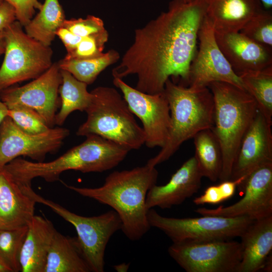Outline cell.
Wrapping results in <instances>:
<instances>
[{
  "instance_id": "9",
  "label": "cell",
  "mask_w": 272,
  "mask_h": 272,
  "mask_svg": "<svg viewBox=\"0 0 272 272\" xmlns=\"http://www.w3.org/2000/svg\"><path fill=\"white\" fill-rule=\"evenodd\" d=\"M147 218L151 227L163 231L173 242L231 240L240 237L254 221L247 217H166L153 208L148 210Z\"/></svg>"
},
{
  "instance_id": "21",
  "label": "cell",
  "mask_w": 272,
  "mask_h": 272,
  "mask_svg": "<svg viewBox=\"0 0 272 272\" xmlns=\"http://www.w3.org/2000/svg\"><path fill=\"white\" fill-rule=\"evenodd\" d=\"M56 231L50 220L34 216L28 225L21 252V271L44 272L48 251Z\"/></svg>"
},
{
  "instance_id": "11",
  "label": "cell",
  "mask_w": 272,
  "mask_h": 272,
  "mask_svg": "<svg viewBox=\"0 0 272 272\" xmlns=\"http://www.w3.org/2000/svg\"><path fill=\"white\" fill-rule=\"evenodd\" d=\"M61 83L58 62L41 75L20 87L11 86L0 92V98L8 109L25 106L35 110L50 128L60 106L59 88Z\"/></svg>"
},
{
  "instance_id": "17",
  "label": "cell",
  "mask_w": 272,
  "mask_h": 272,
  "mask_svg": "<svg viewBox=\"0 0 272 272\" xmlns=\"http://www.w3.org/2000/svg\"><path fill=\"white\" fill-rule=\"evenodd\" d=\"M217 43L238 76L272 65V49L263 46L239 32H215Z\"/></svg>"
},
{
  "instance_id": "14",
  "label": "cell",
  "mask_w": 272,
  "mask_h": 272,
  "mask_svg": "<svg viewBox=\"0 0 272 272\" xmlns=\"http://www.w3.org/2000/svg\"><path fill=\"white\" fill-rule=\"evenodd\" d=\"M214 82H226L244 89L240 77L219 47L214 30L206 15L198 32V47L190 65L188 87H208Z\"/></svg>"
},
{
  "instance_id": "35",
  "label": "cell",
  "mask_w": 272,
  "mask_h": 272,
  "mask_svg": "<svg viewBox=\"0 0 272 272\" xmlns=\"http://www.w3.org/2000/svg\"><path fill=\"white\" fill-rule=\"evenodd\" d=\"M222 194L218 185L208 187L203 193L193 200L196 205H202L206 203L217 204L223 201Z\"/></svg>"
},
{
  "instance_id": "12",
  "label": "cell",
  "mask_w": 272,
  "mask_h": 272,
  "mask_svg": "<svg viewBox=\"0 0 272 272\" xmlns=\"http://www.w3.org/2000/svg\"><path fill=\"white\" fill-rule=\"evenodd\" d=\"M70 130L60 126L38 134L21 130L9 116L0 124V168L21 156L42 162L48 154L56 152Z\"/></svg>"
},
{
  "instance_id": "34",
  "label": "cell",
  "mask_w": 272,
  "mask_h": 272,
  "mask_svg": "<svg viewBox=\"0 0 272 272\" xmlns=\"http://www.w3.org/2000/svg\"><path fill=\"white\" fill-rule=\"evenodd\" d=\"M14 9L16 20L24 27L33 18L35 10H40L42 4L38 0H4Z\"/></svg>"
},
{
  "instance_id": "5",
  "label": "cell",
  "mask_w": 272,
  "mask_h": 272,
  "mask_svg": "<svg viewBox=\"0 0 272 272\" xmlns=\"http://www.w3.org/2000/svg\"><path fill=\"white\" fill-rule=\"evenodd\" d=\"M208 87L214 102L211 130L221 147L222 170L219 180L230 179L240 142L258 109L255 100L244 89L223 82H214Z\"/></svg>"
},
{
  "instance_id": "8",
  "label": "cell",
  "mask_w": 272,
  "mask_h": 272,
  "mask_svg": "<svg viewBox=\"0 0 272 272\" xmlns=\"http://www.w3.org/2000/svg\"><path fill=\"white\" fill-rule=\"evenodd\" d=\"M30 195L36 203L49 207L74 226L81 251L91 271L104 272L107 244L111 236L121 229V221L117 213L112 210L97 216H82L44 198L34 190L30 192Z\"/></svg>"
},
{
  "instance_id": "32",
  "label": "cell",
  "mask_w": 272,
  "mask_h": 272,
  "mask_svg": "<svg viewBox=\"0 0 272 272\" xmlns=\"http://www.w3.org/2000/svg\"><path fill=\"white\" fill-rule=\"evenodd\" d=\"M107 31L99 34L83 37L76 47L67 52L64 59H85L97 57L103 54L108 40Z\"/></svg>"
},
{
  "instance_id": "7",
  "label": "cell",
  "mask_w": 272,
  "mask_h": 272,
  "mask_svg": "<svg viewBox=\"0 0 272 272\" xmlns=\"http://www.w3.org/2000/svg\"><path fill=\"white\" fill-rule=\"evenodd\" d=\"M23 27L16 20L4 29L6 45L0 67V92L37 78L53 63L50 46L29 36Z\"/></svg>"
},
{
  "instance_id": "42",
  "label": "cell",
  "mask_w": 272,
  "mask_h": 272,
  "mask_svg": "<svg viewBox=\"0 0 272 272\" xmlns=\"http://www.w3.org/2000/svg\"><path fill=\"white\" fill-rule=\"evenodd\" d=\"M0 272H12L0 259Z\"/></svg>"
},
{
  "instance_id": "38",
  "label": "cell",
  "mask_w": 272,
  "mask_h": 272,
  "mask_svg": "<svg viewBox=\"0 0 272 272\" xmlns=\"http://www.w3.org/2000/svg\"><path fill=\"white\" fill-rule=\"evenodd\" d=\"M8 108L0 98V124L7 116Z\"/></svg>"
},
{
  "instance_id": "26",
  "label": "cell",
  "mask_w": 272,
  "mask_h": 272,
  "mask_svg": "<svg viewBox=\"0 0 272 272\" xmlns=\"http://www.w3.org/2000/svg\"><path fill=\"white\" fill-rule=\"evenodd\" d=\"M195 147L194 157L202 177L212 182L219 179L222 170L221 147L210 128L197 132L192 138Z\"/></svg>"
},
{
  "instance_id": "2",
  "label": "cell",
  "mask_w": 272,
  "mask_h": 272,
  "mask_svg": "<svg viewBox=\"0 0 272 272\" xmlns=\"http://www.w3.org/2000/svg\"><path fill=\"white\" fill-rule=\"evenodd\" d=\"M158 176L156 168L146 164L130 170L113 171L99 187H79L62 183L83 196L111 207L121 221L122 232L129 240L137 241L151 228L146 199L149 190L156 184Z\"/></svg>"
},
{
  "instance_id": "18",
  "label": "cell",
  "mask_w": 272,
  "mask_h": 272,
  "mask_svg": "<svg viewBox=\"0 0 272 272\" xmlns=\"http://www.w3.org/2000/svg\"><path fill=\"white\" fill-rule=\"evenodd\" d=\"M202 177L195 157L190 158L166 184H155L149 190L146 199L147 209L156 207L162 209H170L181 204L198 192Z\"/></svg>"
},
{
  "instance_id": "23",
  "label": "cell",
  "mask_w": 272,
  "mask_h": 272,
  "mask_svg": "<svg viewBox=\"0 0 272 272\" xmlns=\"http://www.w3.org/2000/svg\"><path fill=\"white\" fill-rule=\"evenodd\" d=\"M77 237L66 236L57 230L47 256L44 272H90Z\"/></svg>"
},
{
  "instance_id": "31",
  "label": "cell",
  "mask_w": 272,
  "mask_h": 272,
  "mask_svg": "<svg viewBox=\"0 0 272 272\" xmlns=\"http://www.w3.org/2000/svg\"><path fill=\"white\" fill-rule=\"evenodd\" d=\"M7 116L21 130L30 134L42 133L50 128L35 110L27 107L8 109Z\"/></svg>"
},
{
  "instance_id": "10",
  "label": "cell",
  "mask_w": 272,
  "mask_h": 272,
  "mask_svg": "<svg viewBox=\"0 0 272 272\" xmlns=\"http://www.w3.org/2000/svg\"><path fill=\"white\" fill-rule=\"evenodd\" d=\"M170 256L187 272H237L240 242L231 240L173 242Z\"/></svg>"
},
{
  "instance_id": "29",
  "label": "cell",
  "mask_w": 272,
  "mask_h": 272,
  "mask_svg": "<svg viewBox=\"0 0 272 272\" xmlns=\"http://www.w3.org/2000/svg\"><path fill=\"white\" fill-rule=\"evenodd\" d=\"M28 225L11 230L0 229V259L12 272L21 271L20 258Z\"/></svg>"
},
{
  "instance_id": "37",
  "label": "cell",
  "mask_w": 272,
  "mask_h": 272,
  "mask_svg": "<svg viewBox=\"0 0 272 272\" xmlns=\"http://www.w3.org/2000/svg\"><path fill=\"white\" fill-rule=\"evenodd\" d=\"M15 21L16 17L14 8L3 0L0 3V32Z\"/></svg>"
},
{
  "instance_id": "20",
  "label": "cell",
  "mask_w": 272,
  "mask_h": 272,
  "mask_svg": "<svg viewBox=\"0 0 272 272\" xmlns=\"http://www.w3.org/2000/svg\"><path fill=\"white\" fill-rule=\"evenodd\" d=\"M241 238L242 259L237 272L264 270L272 250V215L254 221Z\"/></svg>"
},
{
  "instance_id": "28",
  "label": "cell",
  "mask_w": 272,
  "mask_h": 272,
  "mask_svg": "<svg viewBox=\"0 0 272 272\" xmlns=\"http://www.w3.org/2000/svg\"><path fill=\"white\" fill-rule=\"evenodd\" d=\"M119 57L117 51L111 49L97 57L69 60L63 58L58 64L61 70L69 72L77 80L90 85L94 82L103 71L117 61Z\"/></svg>"
},
{
  "instance_id": "43",
  "label": "cell",
  "mask_w": 272,
  "mask_h": 272,
  "mask_svg": "<svg viewBox=\"0 0 272 272\" xmlns=\"http://www.w3.org/2000/svg\"><path fill=\"white\" fill-rule=\"evenodd\" d=\"M181 1H182L184 3H189L191 2L192 0H181Z\"/></svg>"
},
{
  "instance_id": "40",
  "label": "cell",
  "mask_w": 272,
  "mask_h": 272,
  "mask_svg": "<svg viewBox=\"0 0 272 272\" xmlns=\"http://www.w3.org/2000/svg\"><path fill=\"white\" fill-rule=\"evenodd\" d=\"M6 45V38L4 30L0 32V55L5 53Z\"/></svg>"
},
{
  "instance_id": "13",
  "label": "cell",
  "mask_w": 272,
  "mask_h": 272,
  "mask_svg": "<svg viewBox=\"0 0 272 272\" xmlns=\"http://www.w3.org/2000/svg\"><path fill=\"white\" fill-rule=\"evenodd\" d=\"M114 85L122 92L132 112L141 121L149 148H162L171 126L169 103L164 92L151 94L138 90L121 79L113 78Z\"/></svg>"
},
{
  "instance_id": "39",
  "label": "cell",
  "mask_w": 272,
  "mask_h": 272,
  "mask_svg": "<svg viewBox=\"0 0 272 272\" xmlns=\"http://www.w3.org/2000/svg\"><path fill=\"white\" fill-rule=\"evenodd\" d=\"M130 263L123 262L113 266V268L117 272H126L129 267Z\"/></svg>"
},
{
  "instance_id": "16",
  "label": "cell",
  "mask_w": 272,
  "mask_h": 272,
  "mask_svg": "<svg viewBox=\"0 0 272 272\" xmlns=\"http://www.w3.org/2000/svg\"><path fill=\"white\" fill-rule=\"evenodd\" d=\"M271 125L258 111L240 142L229 180L247 176L257 168L272 162Z\"/></svg>"
},
{
  "instance_id": "1",
  "label": "cell",
  "mask_w": 272,
  "mask_h": 272,
  "mask_svg": "<svg viewBox=\"0 0 272 272\" xmlns=\"http://www.w3.org/2000/svg\"><path fill=\"white\" fill-rule=\"evenodd\" d=\"M207 6L206 0L170 2L167 11L135 30L133 43L112 70L113 78L135 75V88L151 94L163 92L170 78L188 87Z\"/></svg>"
},
{
  "instance_id": "4",
  "label": "cell",
  "mask_w": 272,
  "mask_h": 272,
  "mask_svg": "<svg viewBox=\"0 0 272 272\" xmlns=\"http://www.w3.org/2000/svg\"><path fill=\"white\" fill-rule=\"evenodd\" d=\"M129 151L112 141L90 134L84 142L52 161L33 162L19 158L15 165V172L18 179L23 182L31 183L37 177L54 182L67 170L85 173H101L112 169L125 158Z\"/></svg>"
},
{
  "instance_id": "24",
  "label": "cell",
  "mask_w": 272,
  "mask_h": 272,
  "mask_svg": "<svg viewBox=\"0 0 272 272\" xmlns=\"http://www.w3.org/2000/svg\"><path fill=\"white\" fill-rule=\"evenodd\" d=\"M61 83L59 88L60 106L55 118V125L61 126L69 115L79 110L85 111L90 105L92 94L88 85L76 79L69 72L61 70Z\"/></svg>"
},
{
  "instance_id": "30",
  "label": "cell",
  "mask_w": 272,
  "mask_h": 272,
  "mask_svg": "<svg viewBox=\"0 0 272 272\" xmlns=\"http://www.w3.org/2000/svg\"><path fill=\"white\" fill-rule=\"evenodd\" d=\"M239 32L255 42L272 49L271 10L261 9L246 22Z\"/></svg>"
},
{
  "instance_id": "25",
  "label": "cell",
  "mask_w": 272,
  "mask_h": 272,
  "mask_svg": "<svg viewBox=\"0 0 272 272\" xmlns=\"http://www.w3.org/2000/svg\"><path fill=\"white\" fill-rule=\"evenodd\" d=\"M65 20L64 12L58 0H45L39 12L24 27V30L31 37L50 46Z\"/></svg>"
},
{
  "instance_id": "6",
  "label": "cell",
  "mask_w": 272,
  "mask_h": 272,
  "mask_svg": "<svg viewBox=\"0 0 272 272\" xmlns=\"http://www.w3.org/2000/svg\"><path fill=\"white\" fill-rule=\"evenodd\" d=\"M91 102L86 109L87 119L76 134H95L131 151L145 145L144 130L123 97L114 88L99 86L91 91Z\"/></svg>"
},
{
  "instance_id": "15",
  "label": "cell",
  "mask_w": 272,
  "mask_h": 272,
  "mask_svg": "<svg viewBox=\"0 0 272 272\" xmlns=\"http://www.w3.org/2000/svg\"><path fill=\"white\" fill-rule=\"evenodd\" d=\"M239 186L244 194L235 203L216 209L199 208L194 211L201 216L247 217L254 221L272 215V162L252 171Z\"/></svg>"
},
{
  "instance_id": "22",
  "label": "cell",
  "mask_w": 272,
  "mask_h": 272,
  "mask_svg": "<svg viewBox=\"0 0 272 272\" xmlns=\"http://www.w3.org/2000/svg\"><path fill=\"white\" fill-rule=\"evenodd\" d=\"M206 1V15L216 33L239 32L263 8L259 0Z\"/></svg>"
},
{
  "instance_id": "19",
  "label": "cell",
  "mask_w": 272,
  "mask_h": 272,
  "mask_svg": "<svg viewBox=\"0 0 272 272\" xmlns=\"http://www.w3.org/2000/svg\"><path fill=\"white\" fill-rule=\"evenodd\" d=\"M36 203L9 172L0 168V229L27 226L35 215Z\"/></svg>"
},
{
  "instance_id": "44",
  "label": "cell",
  "mask_w": 272,
  "mask_h": 272,
  "mask_svg": "<svg viewBox=\"0 0 272 272\" xmlns=\"http://www.w3.org/2000/svg\"><path fill=\"white\" fill-rule=\"evenodd\" d=\"M3 0H0V3L3 1Z\"/></svg>"
},
{
  "instance_id": "41",
  "label": "cell",
  "mask_w": 272,
  "mask_h": 272,
  "mask_svg": "<svg viewBox=\"0 0 272 272\" xmlns=\"http://www.w3.org/2000/svg\"><path fill=\"white\" fill-rule=\"evenodd\" d=\"M264 9L271 10L272 0H259Z\"/></svg>"
},
{
  "instance_id": "3",
  "label": "cell",
  "mask_w": 272,
  "mask_h": 272,
  "mask_svg": "<svg viewBox=\"0 0 272 272\" xmlns=\"http://www.w3.org/2000/svg\"><path fill=\"white\" fill-rule=\"evenodd\" d=\"M163 92L170 107L171 126L164 146L147 161L154 167L168 160L184 142L213 125L214 102L208 87L193 89L169 79Z\"/></svg>"
},
{
  "instance_id": "36",
  "label": "cell",
  "mask_w": 272,
  "mask_h": 272,
  "mask_svg": "<svg viewBox=\"0 0 272 272\" xmlns=\"http://www.w3.org/2000/svg\"><path fill=\"white\" fill-rule=\"evenodd\" d=\"M56 35L61 40L67 52L74 50L83 38L73 34L62 26L57 30Z\"/></svg>"
},
{
  "instance_id": "27",
  "label": "cell",
  "mask_w": 272,
  "mask_h": 272,
  "mask_svg": "<svg viewBox=\"0 0 272 272\" xmlns=\"http://www.w3.org/2000/svg\"><path fill=\"white\" fill-rule=\"evenodd\" d=\"M239 77L245 90L255 100L258 111L272 124V65Z\"/></svg>"
},
{
  "instance_id": "33",
  "label": "cell",
  "mask_w": 272,
  "mask_h": 272,
  "mask_svg": "<svg viewBox=\"0 0 272 272\" xmlns=\"http://www.w3.org/2000/svg\"><path fill=\"white\" fill-rule=\"evenodd\" d=\"M62 27L82 37L96 35L107 31L99 17L88 15L85 18L65 19Z\"/></svg>"
}]
</instances>
